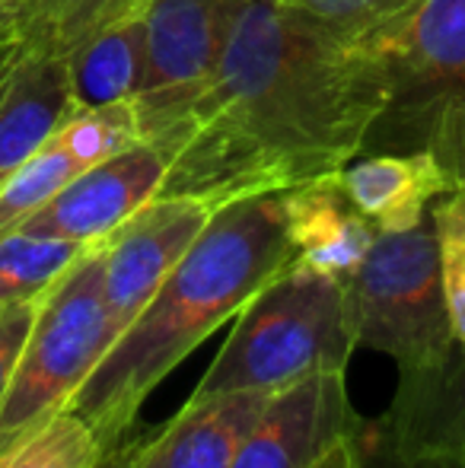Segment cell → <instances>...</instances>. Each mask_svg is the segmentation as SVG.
<instances>
[{"instance_id":"obj_29","label":"cell","mask_w":465,"mask_h":468,"mask_svg":"<svg viewBox=\"0 0 465 468\" xmlns=\"http://www.w3.org/2000/svg\"><path fill=\"white\" fill-rule=\"evenodd\" d=\"M338 452V450H335ZM335 452H332V456L329 459H325V463L322 465H319V468H335Z\"/></svg>"},{"instance_id":"obj_21","label":"cell","mask_w":465,"mask_h":468,"mask_svg":"<svg viewBox=\"0 0 465 468\" xmlns=\"http://www.w3.org/2000/svg\"><path fill=\"white\" fill-rule=\"evenodd\" d=\"M437 236V261H440L443 300H447L449 325L456 345L465 351V182H456L430 207Z\"/></svg>"},{"instance_id":"obj_19","label":"cell","mask_w":465,"mask_h":468,"mask_svg":"<svg viewBox=\"0 0 465 468\" xmlns=\"http://www.w3.org/2000/svg\"><path fill=\"white\" fill-rule=\"evenodd\" d=\"M83 169H87V163L58 134L51 137L32 160H26L0 186V239L16 233L42 204H48Z\"/></svg>"},{"instance_id":"obj_23","label":"cell","mask_w":465,"mask_h":468,"mask_svg":"<svg viewBox=\"0 0 465 468\" xmlns=\"http://www.w3.org/2000/svg\"><path fill=\"white\" fill-rule=\"evenodd\" d=\"M351 468H465V459L443 452H415L392 443L376 420H357L348 437Z\"/></svg>"},{"instance_id":"obj_4","label":"cell","mask_w":465,"mask_h":468,"mask_svg":"<svg viewBox=\"0 0 465 468\" xmlns=\"http://www.w3.org/2000/svg\"><path fill=\"white\" fill-rule=\"evenodd\" d=\"M112 341L102 242H96L38 296L29 338L0 401V446L68 408Z\"/></svg>"},{"instance_id":"obj_9","label":"cell","mask_w":465,"mask_h":468,"mask_svg":"<svg viewBox=\"0 0 465 468\" xmlns=\"http://www.w3.org/2000/svg\"><path fill=\"white\" fill-rule=\"evenodd\" d=\"M173 156L153 141H137L77 173L19 233L96 246L160 195Z\"/></svg>"},{"instance_id":"obj_12","label":"cell","mask_w":465,"mask_h":468,"mask_svg":"<svg viewBox=\"0 0 465 468\" xmlns=\"http://www.w3.org/2000/svg\"><path fill=\"white\" fill-rule=\"evenodd\" d=\"M284 223L293 265L348 281L366 259L376 229L344 195L335 176L284 191Z\"/></svg>"},{"instance_id":"obj_1","label":"cell","mask_w":465,"mask_h":468,"mask_svg":"<svg viewBox=\"0 0 465 468\" xmlns=\"http://www.w3.org/2000/svg\"><path fill=\"white\" fill-rule=\"evenodd\" d=\"M386 102L389 83L366 45L329 36L284 0H248L175 134L160 195L220 210L335 176L364 154Z\"/></svg>"},{"instance_id":"obj_24","label":"cell","mask_w":465,"mask_h":468,"mask_svg":"<svg viewBox=\"0 0 465 468\" xmlns=\"http://www.w3.org/2000/svg\"><path fill=\"white\" fill-rule=\"evenodd\" d=\"M36 306H38V296L36 300H23V303H13V306L0 309V401H4L10 376L16 370V360H19V354H23L26 338H29Z\"/></svg>"},{"instance_id":"obj_11","label":"cell","mask_w":465,"mask_h":468,"mask_svg":"<svg viewBox=\"0 0 465 468\" xmlns=\"http://www.w3.org/2000/svg\"><path fill=\"white\" fill-rule=\"evenodd\" d=\"M344 195L376 233H402L430 217L437 197L456 188V176L430 147L357 154L338 173Z\"/></svg>"},{"instance_id":"obj_17","label":"cell","mask_w":465,"mask_h":468,"mask_svg":"<svg viewBox=\"0 0 465 468\" xmlns=\"http://www.w3.org/2000/svg\"><path fill=\"white\" fill-rule=\"evenodd\" d=\"M112 446L70 408L0 446V468H102Z\"/></svg>"},{"instance_id":"obj_18","label":"cell","mask_w":465,"mask_h":468,"mask_svg":"<svg viewBox=\"0 0 465 468\" xmlns=\"http://www.w3.org/2000/svg\"><path fill=\"white\" fill-rule=\"evenodd\" d=\"M90 246L51 236L10 233L0 239V309L36 300L51 287Z\"/></svg>"},{"instance_id":"obj_26","label":"cell","mask_w":465,"mask_h":468,"mask_svg":"<svg viewBox=\"0 0 465 468\" xmlns=\"http://www.w3.org/2000/svg\"><path fill=\"white\" fill-rule=\"evenodd\" d=\"M19 51L13 48V45L0 42V93H4V83H6V74H10V68L16 64Z\"/></svg>"},{"instance_id":"obj_7","label":"cell","mask_w":465,"mask_h":468,"mask_svg":"<svg viewBox=\"0 0 465 468\" xmlns=\"http://www.w3.org/2000/svg\"><path fill=\"white\" fill-rule=\"evenodd\" d=\"M248 0H143V80L134 99L141 141L173 156L192 105L205 96Z\"/></svg>"},{"instance_id":"obj_13","label":"cell","mask_w":465,"mask_h":468,"mask_svg":"<svg viewBox=\"0 0 465 468\" xmlns=\"http://www.w3.org/2000/svg\"><path fill=\"white\" fill-rule=\"evenodd\" d=\"M77 112L68 58L23 51L0 93V186Z\"/></svg>"},{"instance_id":"obj_25","label":"cell","mask_w":465,"mask_h":468,"mask_svg":"<svg viewBox=\"0 0 465 468\" xmlns=\"http://www.w3.org/2000/svg\"><path fill=\"white\" fill-rule=\"evenodd\" d=\"M430 150L456 176V182H465V115L443 124L434 141H430Z\"/></svg>"},{"instance_id":"obj_3","label":"cell","mask_w":465,"mask_h":468,"mask_svg":"<svg viewBox=\"0 0 465 468\" xmlns=\"http://www.w3.org/2000/svg\"><path fill=\"white\" fill-rule=\"evenodd\" d=\"M354 347L348 281L291 265L239 309L192 399L278 392L306 376L344 373Z\"/></svg>"},{"instance_id":"obj_15","label":"cell","mask_w":465,"mask_h":468,"mask_svg":"<svg viewBox=\"0 0 465 468\" xmlns=\"http://www.w3.org/2000/svg\"><path fill=\"white\" fill-rule=\"evenodd\" d=\"M143 0H16L0 16V42L38 55L68 58L106 26L141 10Z\"/></svg>"},{"instance_id":"obj_14","label":"cell","mask_w":465,"mask_h":468,"mask_svg":"<svg viewBox=\"0 0 465 468\" xmlns=\"http://www.w3.org/2000/svg\"><path fill=\"white\" fill-rule=\"evenodd\" d=\"M379 431L415 452H443L465 459V351L453 347L443 364L402 373L389 411L376 418Z\"/></svg>"},{"instance_id":"obj_8","label":"cell","mask_w":465,"mask_h":468,"mask_svg":"<svg viewBox=\"0 0 465 468\" xmlns=\"http://www.w3.org/2000/svg\"><path fill=\"white\" fill-rule=\"evenodd\" d=\"M211 217L214 207L198 197L156 195L102 239V293L115 338L147 306Z\"/></svg>"},{"instance_id":"obj_6","label":"cell","mask_w":465,"mask_h":468,"mask_svg":"<svg viewBox=\"0 0 465 468\" xmlns=\"http://www.w3.org/2000/svg\"><path fill=\"white\" fill-rule=\"evenodd\" d=\"M366 48L389 83V102L366 147H430L443 124L465 115V0H424Z\"/></svg>"},{"instance_id":"obj_27","label":"cell","mask_w":465,"mask_h":468,"mask_svg":"<svg viewBox=\"0 0 465 468\" xmlns=\"http://www.w3.org/2000/svg\"><path fill=\"white\" fill-rule=\"evenodd\" d=\"M335 468H351V452H348V440H344V443L338 446V452H335Z\"/></svg>"},{"instance_id":"obj_16","label":"cell","mask_w":465,"mask_h":468,"mask_svg":"<svg viewBox=\"0 0 465 468\" xmlns=\"http://www.w3.org/2000/svg\"><path fill=\"white\" fill-rule=\"evenodd\" d=\"M68 74L77 109L134 102L143 80L141 10L77 45L68 55Z\"/></svg>"},{"instance_id":"obj_20","label":"cell","mask_w":465,"mask_h":468,"mask_svg":"<svg viewBox=\"0 0 465 468\" xmlns=\"http://www.w3.org/2000/svg\"><path fill=\"white\" fill-rule=\"evenodd\" d=\"M329 36L348 45H370L373 38L396 29L424 0H284Z\"/></svg>"},{"instance_id":"obj_5","label":"cell","mask_w":465,"mask_h":468,"mask_svg":"<svg viewBox=\"0 0 465 468\" xmlns=\"http://www.w3.org/2000/svg\"><path fill=\"white\" fill-rule=\"evenodd\" d=\"M357 347L398 364V373L437 367L453 354L456 335L437 261L434 220L402 233H376L366 259L348 278Z\"/></svg>"},{"instance_id":"obj_10","label":"cell","mask_w":465,"mask_h":468,"mask_svg":"<svg viewBox=\"0 0 465 468\" xmlns=\"http://www.w3.org/2000/svg\"><path fill=\"white\" fill-rule=\"evenodd\" d=\"M344 373H316L268 399L230 468H319L357 427Z\"/></svg>"},{"instance_id":"obj_28","label":"cell","mask_w":465,"mask_h":468,"mask_svg":"<svg viewBox=\"0 0 465 468\" xmlns=\"http://www.w3.org/2000/svg\"><path fill=\"white\" fill-rule=\"evenodd\" d=\"M13 4H16V0H0V16H4V13L10 10Z\"/></svg>"},{"instance_id":"obj_2","label":"cell","mask_w":465,"mask_h":468,"mask_svg":"<svg viewBox=\"0 0 465 468\" xmlns=\"http://www.w3.org/2000/svg\"><path fill=\"white\" fill-rule=\"evenodd\" d=\"M291 265L284 195L246 197L214 210L195 246L102 354L68 408L102 443L118 446L147 395Z\"/></svg>"},{"instance_id":"obj_22","label":"cell","mask_w":465,"mask_h":468,"mask_svg":"<svg viewBox=\"0 0 465 468\" xmlns=\"http://www.w3.org/2000/svg\"><path fill=\"white\" fill-rule=\"evenodd\" d=\"M58 137L87 166H93V163L106 160V156L141 141V122H137L134 102L96 105V109H77L58 128Z\"/></svg>"}]
</instances>
